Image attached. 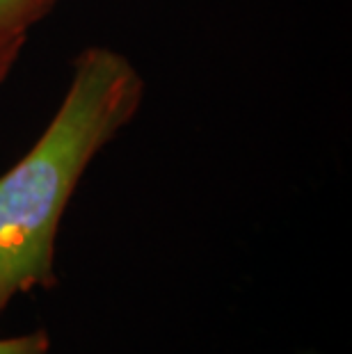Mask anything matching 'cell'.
<instances>
[{
	"label": "cell",
	"instance_id": "3",
	"mask_svg": "<svg viewBox=\"0 0 352 354\" xmlns=\"http://www.w3.org/2000/svg\"><path fill=\"white\" fill-rule=\"evenodd\" d=\"M0 354H50L46 334H28L0 341Z\"/></svg>",
	"mask_w": 352,
	"mask_h": 354
},
{
	"label": "cell",
	"instance_id": "1",
	"mask_svg": "<svg viewBox=\"0 0 352 354\" xmlns=\"http://www.w3.org/2000/svg\"><path fill=\"white\" fill-rule=\"evenodd\" d=\"M142 94L140 73L124 55L82 50L48 128L0 176V315L17 295L53 283L66 203L94 156L138 112Z\"/></svg>",
	"mask_w": 352,
	"mask_h": 354
},
{
	"label": "cell",
	"instance_id": "2",
	"mask_svg": "<svg viewBox=\"0 0 352 354\" xmlns=\"http://www.w3.org/2000/svg\"><path fill=\"white\" fill-rule=\"evenodd\" d=\"M59 0H0V82L17 62L28 35Z\"/></svg>",
	"mask_w": 352,
	"mask_h": 354
}]
</instances>
